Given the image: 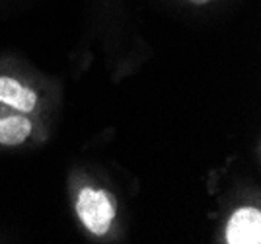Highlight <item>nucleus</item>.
I'll return each instance as SVG.
<instances>
[{
  "label": "nucleus",
  "instance_id": "f257e3e1",
  "mask_svg": "<svg viewBox=\"0 0 261 244\" xmlns=\"http://www.w3.org/2000/svg\"><path fill=\"white\" fill-rule=\"evenodd\" d=\"M76 213L90 233L101 236L109 231V225L115 217V209L106 191L84 188L76 201Z\"/></svg>",
  "mask_w": 261,
  "mask_h": 244
},
{
  "label": "nucleus",
  "instance_id": "f03ea898",
  "mask_svg": "<svg viewBox=\"0 0 261 244\" xmlns=\"http://www.w3.org/2000/svg\"><path fill=\"white\" fill-rule=\"evenodd\" d=\"M226 240L230 244H259L261 242V213L253 207L238 209L228 221Z\"/></svg>",
  "mask_w": 261,
  "mask_h": 244
},
{
  "label": "nucleus",
  "instance_id": "7ed1b4c3",
  "mask_svg": "<svg viewBox=\"0 0 261 244\" xmlns=\"http://www.w3.org/2000/svg\"><path fill=\"white\" fill-rule=\"evenodd\" d=\"M0 102L8 104L10 108L22 113H28L35 108L37 96L32 88H25L22 82L8 77H0Z\"/></svg>",
  "mask_w": 261,
  "mask_h": 244
},
{
  "label": "nucleus",
  "instance_id": "20e7f679",
  "mask_svg": "<svg viewBox=\"0 0 261 244\" xmlns=\"http://www.w3.org/2000/svg\"><path fill=\"white\" fill-rule=\"evenodd\" d=\"M32 133V121L25 115H10L0 119V144H14L23 143Z\"/></svg>",
  "mask_w": 261,
  "mask_h": 244
},
{
  "label": "nucleus",
  "instance_id": "39448f33",
  "mask_svg": "<svg viewBox=\"0 0 261 244\" xmlns=\"http://www.w3.org/2000/svg\"><path fill=\"white\" fill-rule=\"evenodd\" d=\"M191 2H195V4H207L211 0H191Z\"/></svg>",
  "mask_w": 261,
  "mask_h": 244
}]
</instances>
